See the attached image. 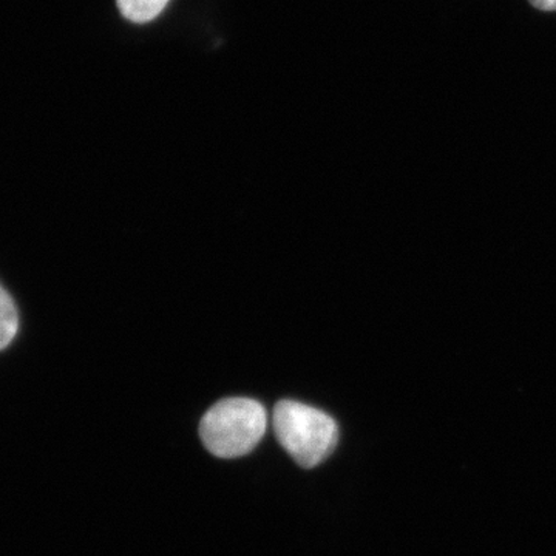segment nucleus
<instances>
[{"label": "nucleus", "instance_id": "f257e3e1", "mask_svg": "<svg viewBox=\"0 0 556 556\" xmlns=\"http://www.w3.org/2000/svg\"><path fill=\"white\" fill-rule=\"evenodd\" d=\"M268 428V413L249 397H228L208 409L200 424L204 447L217 457L232 459L257 447Z\"/></svg>", "mask_w": 556, "mask_h": 556}, {"label": "nucleus", "instance_id": "f03ea898", "mask_svg": "<svg viewBox=\"0 0 556 556\" xmlns=\"http://www.w3.org/2000/svg\"><path fill=\"white\" fill-rule=\"evenodd\" d=\"M273 426L281 447L303 468L317 467L338 445L336 420L321 409L300 402H278Z\"/></svg>", "mask_w": 556, "mask_h": 556}, {"label": "nucleus", "instance_id": "7ed1b4c3", "mask_svg": "<svg viewBox=\"0 0 556 556\" xmlns=\"http://www.w3.org/2000/svg\"><path fill=\"white\" fill-rule=\"evenodd\" d=\"M121 14L135 24H148L159 17L169 0H116Z\"/></svg>", "mask_w": 556, "mask_h": 556}, {"label": "nucleus", "instance_id": "20e7f679", "mask_svg": "<svg viewBox=\"0 0 556 556\" xmlns=\"http://www.w3.org/2000/svg\"><path fill=\"white\" fill-rule=\"evenodd\" d=\"M17 328H20V316H17L16 306L9 292L0 285V351L16 338Z\"/></svg>", "mask_w": 556, "mask_h": 556}, {"label": "nucleus", "instance_id": "39448f33", "mask_svg": "<svg viewBox=\"0 0 556 556\" xmlns=\"http://www.w3.org/2000/svg\"><path fill=\"white\" fill-rule=\"evenodd\" d=\"M532 7L541 11H556V0H529Z\"/></svg>", "mask_w": 556, "mask_h": 556}]
</instances>
